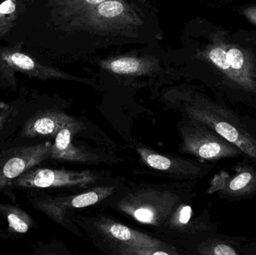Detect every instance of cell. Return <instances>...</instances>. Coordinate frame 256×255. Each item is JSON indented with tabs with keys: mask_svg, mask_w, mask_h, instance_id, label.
I'll use <instances>...</instances> for the list:
<instances>
[{
	"mask_svg": "<svg viewBox=\"0 0 256 255\" xmlns=\"http://www.w3.org/2000/svg\"><path fill=\"white\" fill-rule=\"evenodd\" d=\"M12 59L16 66L24 70H31L34 66V62L31 58L19 52L13 54Z\"/></svg>",
	"mask_w": 256,
	"mask_h": 255,
	"instance_id": "obj_19",
	"label": "cell"
},
{
	"mask_svg": "<svg viewBox=\"0 0 256 255\" xmlns=\"http://www.w3.org/2000/svg\"><path fill=\"white\" fill-rule=\"evenodd\" d=\"M50 143L22 146L10 150L0 163V190L30 169L50 157Z\"/></svg>",
	"mask_w": 256,
	"mask_h": 255,
	"instance_id": "obj_6",
	"label": "cell"
},
{
	"mask_svg": "<svg viewBox=\"0 0 256 255\" xmlns=\"http://www.w3.org/2000/svg\"><path fill=\"white\" fill-rule=\"evenodd\" d=\"M137 152L142 160L150 168L162 172L172 174H194L198 170V168L190 164L183 159L176 160L158 154L146 148H137Z\"/></svg>",
	"mask_w": 256,
	"mask_h": 255,
	"instance_id": "obj_11",
	"label": "cell"
},
{
	"mask_svg": "<svg viewBox=\"0 0 256 255\" xmlns=\"http://www.w3.org/2000/svg\"><path fill=\"white\" fill-rule=\"evenodd\" d=\"M86 2H88V4H96L103 2L105 0H86Z\"/></svg>",
	"mask_w": 256,
	"mask_h": 255,
	"instance_id": "obj_23",
	"label": "cell"
},
{
	"mask_svg": "<svg viewBox=\"0 0 256 255\" xmlns=\"http://www.w3.org/2000/svg\"><path fill=\"white\" fill-rule=\"evenodd\" d=\"M0 211L7 217L9 229L18 234H25L32 226V221L26 213L16 207L0 205Z\"/></svg>",
	"mask_w": 256,
	"mask_h": 255,
	"instance_id": "obj_12",
	"label": "cell"
},
{
	"mask_svg": "<svg viewBox=\"0 0 256 255\" xmlns=\"http://www.w3.org/2000/svg\"><path fill=\"white\" fill-rule=\"evenodd\" d=\"M12 116H13V115H12V111H8L7 110V109L0 111V129L4 125V124H6Z\"/></svg>",
	"mask_w": 256,
	"mask_h": 255,
	"instance_id": "obj_22",
	"label": "cell"
},
{
	"mask_svg": "<svg viewBox=\"0 0 256 255\" xmlns=\"http://www.w3.org/2000/svg\"><path fill=\"white\" fill-rule=\"evenodd\" d=\"M96 176L90 171H68L56 169H30L12 184L25 188H50V187H86L96 182Z\"/></svg>",
	"mask_w": 256,
	"mask_h": 255,
	"instance_id": "obj_5",
	"label": "cell"
},
{
	"mask_svg": "<svg viewBox=\"0 0 256 255\" xmlns=\"http://www.w3.org/2000/svg\"><path fill=\"white\" fill-rule=\"evenodd\" d=\"M172 195L160 192H140L130 195L118 207L136 221L158 226L166 218L174 205Z\"/></svg>",
	"mask_w": 256,
	"mask_h": 255,
	"instance_id": "obj_3",
	"label": "cell"
},
{
	"mask_svg": "<svg viewBox=\"0 0 256 255\" xmlns=\"http://www.w3.org/2000/svg\"><path fill=\"white\" fill-rule=\"evenodd\" d=\"M112 71L117 73H132L140 68V63L135 58H123L115 60L110 64Z\"/></svg>",
	"mask_w": 256,
	"mask_h": 255,
	"instance_id": "obj_15",
	"label": "cell"
},
{
	"mask_svg": "<svg viewBox=\"0 0 256 255\" xmlns=\"http://www.w3.org/2000/svg\"><path fill=\"white\" fill-rule=\"evenodd\" d=\"M180 133L182 149L198 158L219 160L224 157H236L242 152L214 130L195 120L184 126Z\"/></svg>",
	"mask_w": 256,
	"mask_h": 255,
	"instance_id": "obj_1",
	"label": "cell"
},
{
	"mask_svg": "<svg viewBox=\"0 0 256 255\" xmlns=\"http://www.w3.org/2000/svg\"><path fill=\"white\" fill-rule=\"evenodd\" d=\"M192 210L190 206L180 207L172 219V223L176 226H184L190 219Z\"/></svg>",
	"mask_w": 256,
	"mask_h": 255,
	"instance_id": "obj_17",
	"label": "cell"
},
{
	"mask_svg": "<svg viewBox=\"0 0 256 255\" xmlns=\"http://www.w3.org/2000/svg\"><path fill=\"white\" fill-rule=\"evenodd\" d=\"M188 113L191 119L210 127L242 152L256 159V139L226 111L216 106H192Z\"/></svg>",
	"mask_w": 256,
	"mask_h": 255,
	"instance_id": "obj_2",
	"label": "cell"
},
{
	"mask_svg": "<svg viewBox=\"0 0 256 255\" xmlns=\"http://www.w3.org/2000/svg\"><path fill=\"white\" fill-rule=\"evenodd\" d=\"M243 14L256 25V7L255 6L245 8L244 10Z\"/></svg>",
	"mask_w": 256,
	"mask_h": 255,
	"instance_id": "obj_21",
	"label": "cell"
},
{
	"mask_svg": "<svg viewBox=\"0 0 256 255\" xmlns=\"http://www.w3.org/2000/svg\"><path fill=\"white\" fill-rule=\"evenodd\" d=\"M14 10L15 4L10 0H7L0 4V13H12Z\"/></svg>",
	"mask_w": 256,
	"mask_h": 255,
	"instance_id": "obj_20",
	"label": "cell"
},
{
	"mask_svg": "<svg viewBox=\"0 0 256 255\" xmlns=\"http://www.w3.org/2000/svg\"><path fill=\"white\" fill-rule=\"evenodd\" d=\"M209 59L227 77L250 90L256 89L250 55L240 48L220 44L209 50Z\"/></svg>",
	"mask_w": 256,
	"mask_h": 255,
	"instance_id": "obj_4",
	"label": "cell"
},
{
	"mask_svg": "<svg viewBox=\"0 0 256 255\" xmlns=\"http://www.w3.org/2000/svg\"><path fill=\"white\" fill-rule=\"evenodd\" d=\"M124 10V5L118 1H106L100 3L98 12L104 17H115L121 14Z\"/></svg>",
	"mask_w": 256,
	"mask_h": 255,
	"instance_id": "obj_16",
	"label": "cell"
},
{
	"mask_svg": "<svg viewBox=\"0 0 256 255\" xmlns=\"http://www.w3.org/2000/svg\"><path fill=\"white\" fill-rule=\"evenodd\" d=\"M118 254L123 255H176L174 252L158 247L118 244L116 247Z\"/></svg>",
	"mask_w": 256,
	"mask_h": 255,
	"instance_id": "obj_13",
	"label": "cell"
},
{
	"mask_svg": "<svg viewBox=\"0 0 256 255\" xmlns=\"http://www.w3.org/2000/svg\"><path fill=\"white\" fill-rule=\"evenodd\" d=\"M78 122L64 112L48 111L32 116L26 122L22 136L26 138L56 136L66 126Z\"/></svg>",
	"mask_w": 256,
	"mask_h": 255,
	"instance_id": "obj_7",
	"label": "cell"
},
{
	"mask_svg": "<svg viewBox=\"0 0 256 255\" xmlns=\"http://www.w3.org/2000/svg\"><path fill=\"white\" fill-rule=\"evenodd\" d=\"M98 228L104 235L117 244L143 246L166 249V246L158 240L146 234L130 229L110 220H102L98 223Z\"/></svg>",
	"mask_w": 256,
	"mask_h": 255,
	"instance_id": "obj_9",
	"label": "cell"
},
{
	"mask_svg": "<svg viewBox=\"0 0 256 255\" xmlns=\"http://www.w3.org/2000/svg\"><path fill=\"white\" fill-rule=\"evenodd\" d=\"M202 254L214 255H236L238 253L234 249L224 244L212 246L210 248H206L201 252Z\"/></svg>",
	"mask_w": 256,
	"mask_h": 255,
	"instance_id": "obj_18",
	"label": "cell"
},
{
	"mask_svg": "<svg viewBox=\"0 0 256 255\" xmlns=\"http://www.w3.org/2000/svg\"><path fill=\"white\" fill-rule=\"evenodd\" d=\"M79 121L66 126L56 136L55 142L51 145L50 158L75 163H87L92 160L91 154L72 144V136L80 130Z\"/></svg>",
	"mask_w": 256,
	"mask_h": 255,
	"instance_id": "obj_10",
	"label": "cell"
},
{
	"mask_svg": "<svg viewBox=\"0 0 256 255\" xmlns=\"http://www.w3.org/2000/svg\"><path fill=\"white\" fill-rule=\"evenodd\" d=\"M255 178L250 172H242L230 181L228 191L234 195L245 194L251 191L252 186L255 184Z\"/></svg>",
	"mask_w": 256,
	"mask_h": 255,
	"instance_id": "obj_14",
	"label": "cell"
},
{
	"mask_svg": "<svg viewBox=\"0 0 256 255\" xmlns=\"http://www.w3.org/2000/svg\"><path fill=\"white\" fill-rule=\"evenodd\" d=\"M114 187H99L91 191L73 197L63 198L62 200L51 201L44 205L45 211L58 222H62L64 210L68 208H86L109 197L114 191Z\"/></svg>",
	"mask_w": 256,
	"mask_h": 255,
	"instance_id": "obj_8",
	"label": "cell"
}]
</instances>
